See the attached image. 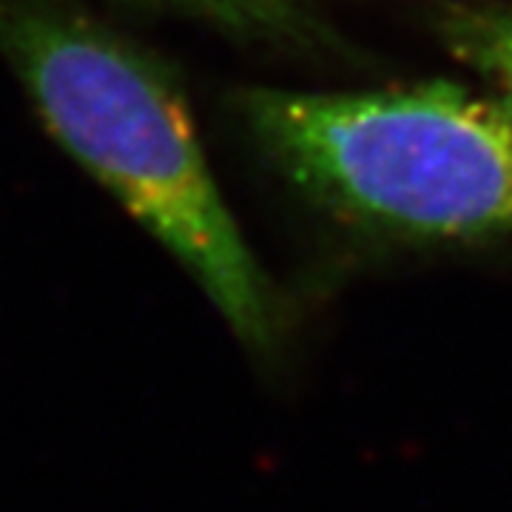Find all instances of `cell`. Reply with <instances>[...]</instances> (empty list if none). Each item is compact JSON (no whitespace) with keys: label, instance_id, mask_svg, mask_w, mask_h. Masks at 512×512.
<instances>
[{"label":"cell","instance_id":"1","mask_svg":"<svg viewBox=\"0 0 512 512\" xmlns=\"http://www.w3.org/2000/svg\"><path fill=\"white\" fill-rule=\"evenodd\" d=\"M0 55L63 148L194 276L239 342L268 356L279 302L222 202L177 74L66 0H0Z\"/></svg>","mask_w":512,"mask_h":512},{"label":"cell","instance_id":"2","mask_svg":"<svg viewBox=\"0 0 512 512\" xmlns=\"http://www.w3.org/2000/svg\"><path fill=\"white\" fill-rule=\"evenodd\" d=\"M256 148L336 220L424 242L512 237V126L456 83L376 92L245 89Z\"/></svg>","mask_w":512,"mask_h":512},{"label":"cell","instance_id":"3","mask_svg":"<svg viewBox=\"0 0 512 512\" xmlns=\"http://www.w3.org/2000/svg\"><path fill=\"white\" fill-rule=\"evenodd\" d=\"M439 37L458 63L490 80L495 106L512 126V9L447 6L439 15Z\"/></svg>","mask_w":512,"mask_h":512},{"label":"cell","instance_id":"4","mask_svg":"<svg viewBox=\"0 0 512 512\" xmlns=\"http://www.w3.org/2000/svg\"><path fill=\"white\" fill-rule=\"evenodd\" d=\"M151 9L177 12L220 26L242 37H291L299 35L308 20L313 0H131Z\"/></svg>","mask_w":512,"mask_h":512}]
</instances>
